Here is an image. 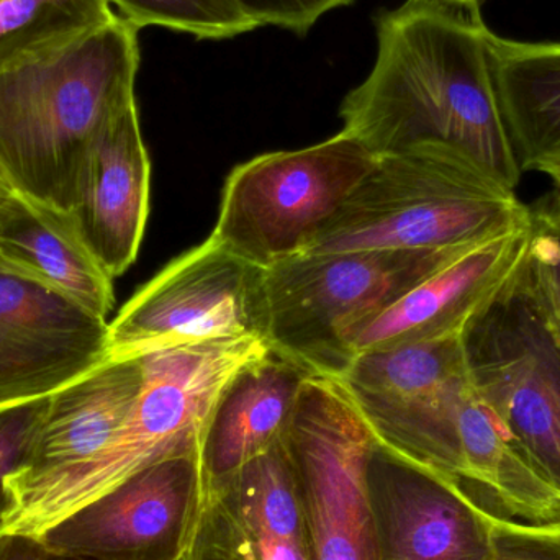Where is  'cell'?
Here are the masks:
<instances>
[{
  "mask_svg": "<svg viewBox=\"0 0 560 560\" xmlns=\"http://www.w3.org/2000/svg\"><path fill=\"white\" fill-rule=\"evenodd\" d=\"M556 166H560V164H556ZM549 167H552V166H549ZM546 170H548V167H546ZM541 173H542V171H541Z\"/></svg>",
  "mask_w": 560,
  "mask_h": 560,
  "instance_id": "f546056e",
  "label": "cell"
},
{
  "mask_svg": "<svg viewBox=\"0 0 560 560\" xmlns=\"http://www.w3.org/2000/svg\"><path fill=\"white\" fill-rule=\"evenodd\" d=\"M46 400L48 398L0 408V535H3L9 513L7 477L16 472L26 459L36 428L45 411Z\"/></svg>",
  "mask_w": 560,
  "mask_h": 560,
  "instance_id": "603a6c76",
  "label": "cell"
},
{
  "mask_svg": "<svg viewBox=\"0 0 560 560\" xmlns=\"http://www.w3.org/2000/svg\"><path fill=\"white\" fill-rule=\"evenodd\" d=\"M377 58L341 107L342 131L375 156L438 144L516 189L523 173L500 108L480 10L407 0L375 16Z\"/></svg>",
  "mask_w": 560,
  "mask_h": 560,
  "instance_id": "6da1fadb",
  "label": "cell"
},
{
  "mask_svg": "<svg viewBox=\"0 0 560 560\" xmlns=\"http://www.w3.org/2000/svg\"><path fill=\"white\" fill-rule=\"evenodd\" d=\"M265 335V269L209 238L174 259L125 303L108 323V355L143 358L180 346Z\"/></svg>",
  "mask_w": 560,
  "mask_h": 560,
  "instance_id": "9c48e42d",
  "label": "cell"
},
{
  "mask_svg": "<svg viewBox=\"0 0 560 560\" xmlns=\"http://www.w3.org/2000/svg\"><path fill=\"white\" fill-rule=\"evenodd\" d=\"M532 210V236L518 271L523 289L560 351V199L545 197Z\"/></svg>",
  "mask_w": 560,
  "mask_h": 560,
  "instance_id": "7402d4cb",
  "label": "cell"
},
{
  "mask_svg": "<svg viewBox=\"0 0 560 560\" xmlns=\"http://www.w3.org/2000/svg\"><path fill=\"white\" fill-rule=\"evenodd\" d=\"M354 0H236L246 16L259 26H278L303 36L325 13Z\"/></svg>",
  "mask_w": 560,
  "mask_h": 560,
  "instance_id": "cb8c5ba5",
  "label": "cell"
},
{
  "mask_svg": "<svg viewBox=\"0 0 560 560\" xmlns=\"http://www.w3.org/2000/svg\"><path fill=\"white\" fill-rule=\"evenodd\" d=\"M108 358L107 319L0 272V408L48 398Z\"/></svg>",
  "mask_w": 560,
  "mask_h": 560,
  "instance_id": "7c38bea8",
  "label": "cell"
},
{
  "mask_svg": "<svg viewBox=\"0 0 560 560\" xmlns=\"http://www.w3.org/2000/svg\"><path fill=\"white\" fill-rule=\"evenodd\" d=\"M529 236L532 215L447 259L352 335L354 355L466 328L518 272Z\"/></svg>",
  "mask_w": 560,
  "mask_h": 560,
  "instance_id": "5bb4252c",
  "label": "cell"
},
{
  "mask_svg": "<svg viewBox=\"0 0 560 560\" xmlns=\"http://www.w3.org/2000/svg\"><path fill=\"white\" fill-rule=\"evenodd\" d=\"M466 248L302 253L285 259L265 271L266 341L306 375L341 378L355 358L352 335Z\"/></svg>",
  "mask_w": 560,
  "mask_h": 560,
  "instance_id": "5b68a950",
  "label": "cell"
},
{
  "mask_svg": "<svg viewBox=\"0 0 560 560\" xmlns=\"http://www.w3.org/2000/svg\"><path fill=\"white\" fill-rule=\"evenodd\" d=\"M464 351L479 397L560 492V351L518 272L470 319Z\"/></svg>",
  "mask_w": 560,
  "mask_h": 560,
  "instance_id": "ba28073f",
  "label": "cell"
},
{
  "mask_svg": "<svg viewBox=\"0 0 560 560\" xmlns=\"http://www.w3.org/2000/svg\"><path fill=\"white\" fill-rule=\"evenodd\" d=\"M108 0H0V69L115 19Z\"/></svg>",
  "mask_w": 560,
  "mask_h": 560,
  "instance_id": "ffe728a7",
  "label": "cell"
},
{
  "mask_svg": "<svg viewBox=\"0 0 560 560\" xmlns=\"http://www.w3.org/2000/svg\"><path fill=\"white\" fill-rule=\"evenodd\" d=\"M143 381V359L108 358L49 395L26 459L7 477V497L97 456L130 417Z\"/></svg>",
  "mask_w": 560,
  "mask_h": 560,
  "instance_id": "2e32d148",
  "label": "cell"
},
{
  "mask_svg": "<svg viewBox=\"0 0 560 560\" xmlns=\"http://www.w3.org/2000/svg\"><path fill=\"white\" fill-rule=\"evenodd\" d=\"M12 196V187L7 184V180L3 179L2 174H0V213H2L3 207L7 206V202H9Z\"/></svg>",
  "mask_w": 560,
  "mask_h": 560,
  "instance_id": "83f0119b",
  "label": "cell"
},
{
  "mask_svg": "<svg viewBox=\"0 0 560 560\" xmlns=\"http://www.w3.org/2000/svg\"><path fill=\"white\" fill-rule=\"evenodd\" d=\"M377 156L346 131L240 164L223 186L210 238L259 269L302 255Z\"/></svg>",
  "mask_w": 560,
  "mask_h": 560,
  "instance_id": "8992f818",
  "label": "cell"
},
{
  "mask_svg": "<svg viewBox=\"0 0 560 560\" xmlns=\"http://www.w3.org/2000/svg\"><path fill=\"white\" fill-rule=\"evenodd\" d=\"M138 28L161 26L197 39L235 38L256 30L236 0H108Z\"/></svg>",
  "mask_w": 560,
  "mask_h": 560,
  "instance_id": "44dd1931",
  "label": "cell"
},
{
  "mask_svg": "<svg viewBox=\"0 0 560 560\" xmlns=\"http://www.w3.org/2000/svg\"><path fill=\"white\" fill-rule=\"evenodd\" d=\"M266 349V339L240 338L143 355V388L114 440L92 459L10 493L3 533L36 535L144 467L200 451L220 392Z\"/></svg>",
  "mask_w": 560,
  "mask_h": 560,
  "instance_id": "277c9868",
  "label": "cell"
},
{
  "mask_svg": "<svg viewBox=\"0 0 560 560\" xmlns=\"http://www.w3.org/2000/svg\"><path fill=\"white\" fill-rule=\"evenodd\" d=\"M549 179L555 184V190H558L560 194V166L548 167V170L542 171Z\"/></svg>",
  "mask_w": 560,
  "mask_h": 560,
  "instance_id": "f1b7e54d",
  "label": "cell"
},
{
  "mask_svg": "<svg viewBox=\"0 0 560 560\" xmlns=\"http://www.w3.org/2000/svg\"><path fill=\"white\" fill-rule=\"evenodd\" d=\"M151 163L137 102L92 141L79 171L72 212L112 278L137 261L150 215Z\"/></svg>",
  "mask_w": 560,
  "mask_h": 560,
  "instance_id": "9a60e30c",
  "label": "cell"
},
{
  "mask_svg": "<svg viewBox=\"0 0 560 560\" xmlns=\"http://www.w3.org/2000/svg\"><path fill=\"white\" fill-rule=\"evenodd\" d=\"M0 560H92L68 552L55 551L38 536L25 533L0 535Z\"/></svg>",
  "mask_w": 560,
  "mask_h": 560,
  "instance_id": "d4e9b609",
  "label": "cell"
},
{
  "mask_svg": "<svg viewBox=\"0 0 560 560\" xmlns=\"http://www.w3.org/2000/svg\"><path fill=\"white\" fill-rule=\"evenodd\" d=\"M183 560H312L283 441L206 487Z\"/></svg>",
  "mask_w": 560,
  "mask_h": 560,
  "instance_id": "4fadbf2b",
  "label": "cell"
},
{
  "mask_svg": "<svg viewBox=\"0 0 560 560\" xmlns=\"http://www.w3.org/2000/svg\"><path fill=\"white\" fill-rule=\"evenodd\" d=\"M0 272L65 296L107 319L114 278L85 242L72 210L13 192L0 213Z\"/></svg>",
  "mask_w": 560,
  "mask_h": 560,
  "instance_id": "e0dca14e",
  "label": "cell"
},
{
  "mask_svg": "<svg viewBox=\"0 0 560 560\" xmlns=\"http://www.w3.org/2000/svg\"><path fill=\"white\" fill-rule=\"evenodd\" d=\"M500 108L522 173L560 164V43L490 35Z\"/></svg>",
  "mask_w": 560,
  "mask_h": 560,
  "instance_id": "d6986e66",
  "label": "cell"
},
{
  "mask_svg": "<svg viewBox=\"0 0 560 560\" xmlns=\"http://www.w3.org/2000/svg\"><path fill=\"white\" fill-rule=\"evenodd\" d=\"M206 495L200 451L144 467L36 533L92 560H183Z\"/></svg>",
  "mask_w": 560,
  "mask_h": 560,
  "instance_id": "30bf717a",
  "label": "cell"
},
{
  "mask_svg": "<svg viewBox=\"0 0 560 560\" xmlns=\"http://www.w3.org/2000/svg\"><path fill=\"white\" fill-rule=\"evenodd\" d=\"M443 2L460 7V9L480 10V7H482L487 0H443Z\"/></svg>",
  "mask_w": 560,
  "mask_h": 560,
  "instance_id": "4316f807",
  "label": "cell"
},
{
  "mask_svg": "<svg viewBox=\"0 0 560 560\" xmlns=\"http://www.w3.org/2000/svg\"><path fill=\"white\" fill-rule=\"evenodd\" d=\"M515 189L453 148L378 156L305 253L443 252L529 220Z\"/></svg>",
  "mask_w": 560,
  "mask_h": 560,
  "instance_id": "3957f363",
  "label": "cell"
},
{
  "mask_svg": "<svg viewBox=\"0 0 560 560\" xmlns=\"http://www.w3.org/2000/svg\"><path fill=\"white\" fill-rule=\"evenodd\" d=\"M138 32L115 15L0 69V174L13 192L72 210L89 147L137 102Z\"/></svg>",
  "mask_w": 560,
  "mask_h": 560,
  "instance_id": "7a4b0ae2",
  "label": "cell"
},
{
  "mask_svg": "<svg viewBox=\"0 0 560 560\" xmlns=\"http://www.w3.org/2000/svg\"><path fill=\"white\" fill-rule=\"evenodd\" d=\"M377 560H492L500 513L463 483L375 441L368 464Z\"/></svg>",
  "mask_w": 560,
  "mask_h": 560,
  "instance_id": "8fae6325",
  "label": "cell"
},
{
  "mask_svg": "<svg viewBox=\"0 0 560 560\" xmlns=\"http://www.w3.org/2000/svg\"><path fill=\"white\" fill-rule=\"evenodd\" d=\"M516 551H509V546L502 541V549L492 560H560V548L555 546L522 545L510 542Z\"/></svg>",
  "mask_w": 560,
  "mask_h": 560,
  "instance_id": "484cf974",
  "label": "cell"
},
{
  "mask_svg": "<svg viewBox=\"0 0 560 560\" xmlns=\"http://www.w3.org/2000/svg\"><path fill=\"white\" fill-rule=\"evenodd\" d=\"M308 375L271 348L220 392L200 444L206 487L222 482L285 440Z\"/></svg>",
  "mask_w": 560,
  "mask_h": 560,
  "instance_id": "ac0fdd59",
  "label": "cell"
},
{
  "mask_svg": "<svg viewBox=\"0 0 560 560\" xmlns=\"http://www.w3.org/2000/svg\"><path fill=\"white\" fill-rule=\"evenodd\" d=\"M374 444L341 382L308 375L283 446L312 560H377L368 486Z\"/></svg>",
  "mask_w": 560,
  "mask_h": 560,
  "instance_id": "52a82bcc",
  "label": "cell"
}]
</instances>
